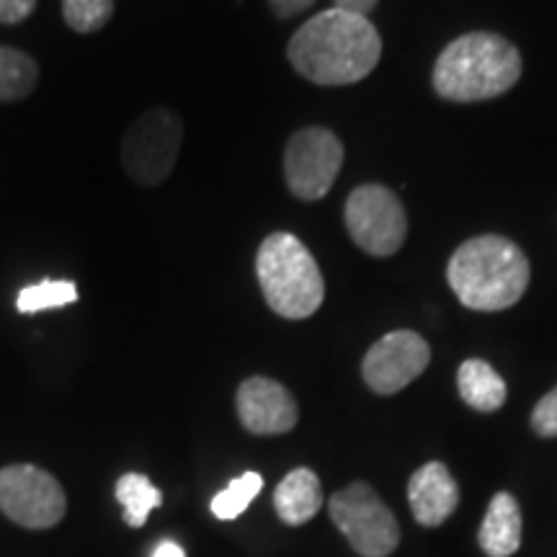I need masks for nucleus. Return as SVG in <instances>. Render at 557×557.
<instances>
[{"label":"nucleus","instance_id":"1","mask_svg":"<svg viewBox=\"0 0 557 557\" xmlns=\"http://www.w3.org/2000/svg\"><path fill=\"white\" fill-rule=\"evenodd\" d=\"M289 62L318 86H351L377 67L382 39L367 16L329 9L312 16L292 37Z\"/></svg>","mask_w":557,"mask_h":557},{"label":"nucleus","instance_id":"2","mask_svg":"<svg viewBox=\"0 0 557 557\" xmlns=\"http://www.w3.org/2000/svg\"><path fill=\"white\" fill-rule=\"evenodd\" d=\"M532 269L517 243L500 235H478L451 253L447 282L465 308L500 312L513 308L529 287Z\"/></svg>","mask_w":557,"mask_h":557},{"label":"nucleus","instance_id":"3","mask_svg":"<svg viewBox=\"0 0 557 557\" xmlns=\"http://www.w3.org/2000/svg\"><path fill=\"white\" fill-rule=\"evenodd\" d=\"M521 78V54L511 41L491 32H472L438 54L434 90L455 103H475L504 96Z\"/></svg>","mask_w":557,"mask_h":557},{"label":"nucleus","instance_id":"4","mask_svg":"<svg viewBox=\"0 0 557 557\" xmlns=\"http://www.w3.org/2000/svg\"><path fill=\"white\" fill-rule=\"evenodd\" d=\"M256 276L269 308L287 320L315 315L325 299V282L315 259L289 233H274L261 243Z\"/></svg>","mask_w":557,"mask_h":557},{"label":"nucleus","instance_id":"5","mask_svg":"<svg viewBox=\"0 0 557 557\" xmlns=\"http://www.w3.org/2000/svg\"><path fill=\"white\" fill-rule=\"evenodd\" d=\"M329 511L333 524L361 557H387L398 547V519L372 485L351 483L333 493Z\"/></svg>","mask_w":557,"mask_h":557},{"label":"nucleus","instance_id":"6","mask_svg":"<svg viewBox=\"0 0 557 557\" xmlns=\"http://www.w3.org/2000/svg\"><path fill=\"white\" fill-rule=\"evenodd\" d=\"M344 220L351 240L377 259L398 253L408 238L406 207L387 186L364 184L354 189L346 199Z\"/></svg>","mask_w":557,"mask_h":557},{"label":"nucleus","instance_id":"7","mask_svg":"<svg viewBox=\"0 0 557 557\" xmlns=\"http://www.w3.org/2000/svg\"><path fill=\"white\" fill-rule=\"evenodd\" d=\"M184 127L169 109H152L132 124L122 143V163L137 184L158 186L176 165Z\"/></svg>","mask_w":557,"mask_h":557},{"label":"nucleus","instance_id":"8","mask_svg":"<svg viewBox=\"0 0 557 557\" xmlns=\"http://www.w3.org/2000/svg\"><path fill=\"white\" fill-rule=\"evenodd\" d=\"M344 165V145L323 127H305L292 135L284 150V176L297 199L318 201L336 184Z\"/></svg>","mask_w":557,"mask_h":557},{"label":"nucleus","instance_id":"9","mask_svg":"<svg viewBox=\"0 0 557 557\" xmlns=\"http://www.w3.org/2000/svg\"><path fill=\"white\" fill-rule=\"evenodd\" d=\"M65 493L50 472L34 465L0 470V511L26 529H50L65 517Z\"/></svg>","mask_w":557,"mask_h":557},{"label":"nucleus","instance_id":"10","mask_svg":"<svg viewBox=\"0 0 557 557\" xmlns=\"http://www.w3.org/2000/svg\"><path fill=\"white\" fill-rule=\"evenodd\" d=\"M431 348L413 331H393L382 336L361 361V374L377 395H395L426 372Z\"/></svg>","mask_w":557,"mask_h":557},{"label":"nucleus","instance_id":"11","mask_svg":"<svg viewBox=\"0 0 557 557\" xmlns=\"http://www.w3.org/2000/svg\"><path fill=\"white\" fill-rule=\"evenodd\" d=\"M238 418L250 434L274 436L297 426V403L276 380L250 377L238 387Z\"/></svg>","mask_w":557,"mask_h":557},{"label":"nucleus","instance_id":"12","mask_svg":"<svg viewBox=\"0 0 557 557\" xmlns=\"http://www.w3.org/2000/svg\"><path fill=\"white\" fill-rule=\"evenodd\" d=\"M408 504L418 524H444L459 504L457 480L451 478L447 465L429 462L418 468L408 483Z\"/></svg>","mask_w":557,"mask_h":557},{"label":"nucleus","instance_id":"13","mask_svg":"<svg viewBox=\"0 0 557 557\" xmlns=\"http://www.w3.org/2000/svg\"><path fill=\"white\" fill-rule=\"evenodd\" d=\"M478 542L487 557H508L521 547V511L511 493H496L491 498Z\"/></svg>","mask_w":557,"mask_h":557},{"label":"nucleus","instance_id":"14","mask_svg":"<svg viewBox=\"0 0 557 557\" xmlns=\"http://www.w3.org/2000/svg\"><path fill=\"white\" fill-rule=\"evenodd\" d=\"M274 508L278 519L289 527L308 524L323 508V485L310 468L292 470L274 491Z\"/></svg>","mask_w":557,"mask_h":557},{"label":"nucleus","instance_id":"15","mask_svg":"<svg viewBox=\"0 0 557 557\" xmlns=\"http://www.w3.org/2000/svg\"><path fill=\"white\" fill-rule=\"evenodd\" d=\"M457 387L462 400L470 408L483 410V413H493L506 403V382L500 374L483 359H468L462 361L457 372Z\"/></svg>","mask_w":557,"mask_h":557},{"label":"nucleus","instance_id":"16","mask_svg":"<svg viewBox=\"0 0 557 557\" xmlns=\"http://www.w3.org/2000/svg\"><path fill=\"white\" fill-rule=\"evenodd\" d=\"M116 500L124 508V521L129 527H145L152 508L163 504V493L150 483L148 475L139 472H127L116 483Z\"/></svg>","mask_w":557,"mask_h":557},{"label":"nucleus","instance_id":"17","mask_svg":"<svg viewBox=\"0 0 557 557\" xmlns=\"http://www.w3.org/2000/svg\"><path fill=\"white\" fill-rule=\"evenodd\" d=\"M39 70L26 52L0 47V101L26 99L37 86Z\"/></svg>","mask_w":557,"mask_h":557},{"label":"nucleus","instance_id":"18","mask_svg":"<svg viewBox=\"0 0 557 557\" xmlns=\"http://www.w3.org/2000/svg\"><path fill=\"white\" fill-rule=\"evenodd\" d=\"M78 299V287L65 278H45V282L32 284L18 292L16 308L24 315H34V312H45L54 308H67Z\"/></svg>","mask_w":557,"mask_h":557},{"label":"nucleus","instance_id":"19","mask_svg":"<svg viewBox=\"0 0 557 557\" xmlns=\"http://www.w3.org/2000/svg\"><path fill=\"white\" fill-rule=\"evenodd\" d=\"M263 487V478L259 472H243L240 478H235L225 491H220L212 498V513L222 521L238 519L246 508L253 504V498L259 496Z\"/></svg>","mask_w":557,"mask_h":557},{"label":"nucleus","instance_id":"20","mask_svg":"<svg viewBox=\"0 0 557 557\" xmlns=\"http://www.w3.org/2000/svg\"><path fill=\"white\" fill-rule=\"evenodd\" d=\"M111 11H114V0H62V13L70 29L81 34L99 32L111 18Z\"/></svg>","mask_w":557,"mask_h":557},{"label":"nucleus","instance_id":"21","mask_svg":"<svg viewBox=\"0 0 557 557\" xmlns=\"http://www.w3.org/2000/svg\"><path fill=\"white\" fill-rule=\"evenodd\" d=\"M532 429L540 436L553 438L557 436V387L542 398L532 410Z\"/></svg>","mask_w":557,"mask_h":557},{"label":"nucleus","instance_id":"22","mask_svg":"<svg viewBox=\"0 0 557 557\" xmlns=\"http://www.w3.org/2000/svg\"><path fill=\"white\" fill-rule=\"evenodd\" d=\"M37 5V0H0V21L3 24H18Z\"/></svg>","mask_w":557,"mask_h":557},{"label":"nucleus","instance_id":"23","mask_svg":"<svg viewBox=\"0 0 557 557\" xmlns=\"http://www.w3.org/2000/svg\"><path fill=\"white\" fill-rule=\"evenodd\" d=\"M312 3H315V0H269L271 9H274L276 16H282V18L297 16V13L308 11Z\"/></svg>","mask_w":557,"mask_h":557},{"label":"nucleus","instance_id":"24","mask_svg":"<svg viewBox=\"0 0 557 557\" xmlns=\"http://www.w3.org/2000/svg\"><path fill=\"white\" fill-rule=\"evenodd\" d=\"M377 3L380 0H336V9L357 13V16H367V13L372 11Z\"/></svg>","mask_w":557,"mask_h":557},{"label":"nucleus","instance_id":"25","mask_svg":"<svg viewBox=\"0 0 557 557\" xmlns=\"http://www.w3.org/2000/svg\"><path fill=\"white\" fill-rule=\"evenodd\" d=\"M152 557H186V553H184V547L176 545V542L165 540V542H160V545L156 547V553H152Z\"/></svg>","mask_w":557,"mask_h":557}]
</instances>
